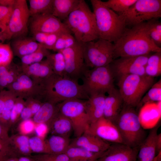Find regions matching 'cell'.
Returning a JSON list of instances; mask_svg holds the SVG:
<instances>
[{
	"instance_id": "obj_25",
	"label": "cell",
	"mask_w": 161,
	"mask_h": 161,
	"mask_svg": "<svg viewBox=\"0 0 161 161\" xmlns=\"http://www.w3.org/2000/svg\"><path fill=\"white\" fill-rule=\"evenodd\" d=\"M39 44L34 40L27 38H17L12 44L13 55L21 58L36 50Z\"/></svg>"
},
{
	"instance_id": "obj_37",
	"label": "cell",
	"mask_w": 161,
	"mask_h": 161,
	"mask_svg": "<svg viewBox=\"0 0 161 161\" xmlns=\"http://www.w3.org/2000/svg\"><path fill=\"white\" fill-rule=\"evenodd\" d=\"M76 41L71 33H61L58 38L52 50L57 52L60 51L71 47Z\"/></svg>"
},
{
	"instance_id": "obj_17",
	"label": "cell",
	"mask_w": 161,
	"mask_h": 161,
	"mask_svg": "<svg viewBox=\"0 0 161 161\" xmlns=\"http://www.w3.org/2000/svg\"><path fill=\"white\" fill-rule=\"evenodd\" d=\"M138 148L122 143H111L109 148L95 161H137Z\"/></svg>"
},
{
	"instance_id": "obj_27",
	"label": "cell",
	"mask_w": 161,
	"mask_h": 161,
	"mask_svg": "<svg viewBox=\"0 0 161 161\" xmlns=\"http://www.w3.org/2000/svg\"><path fill=\"white\" fill-rule=\"evenodd\" d=\"M10 146L18 157L30 156L32 153L30 146L29 138L26 135L19 134L10 137Z\"/></svg>"
},
{
	"instance_id": "obj_41",
	"label": "cell",
	"mask_w": 161,
	"mask_h": 161,
	"mask_svg": "<svg viewBox=\"0 0 161 161\" xmlns=\"http://www.w3.org/2000/svg\"><path fill=\"white\" fill-rule=\"evenodd\" d=\"M30 157L35 161H71L65 153L38 154Z\"/></svg>"
},
{
	"instance_id": "obj_22",
	"label": "cell",
	"mask_w": 161,
	"mask_h": 161,
	"mask_svg": "<svg viewBox=\"0 0 161 161\" xmlns=\"http://www.w3.org/2000/svg\"><path fill=\"white\" fill-rule=\"evenodd\" d=\"M106 95L103 93L89 96L86 102V108L90 124L103 116L105 100Z\"/></svg>"
},
{
	"instance_id": "obj_56",
	"label": "cell",
	"mask_w": 161,
	"mask_h": 161,
	"mask_svg": "<svg viewBox=\"0 0 161 161\" xmlns=\"http://www.w3.org/2000/svg\"><path fill=\"white\" fill-rule=\"evenodd\" d=\"M18 161H35L30 156H21L18 158Z\"/></svg>"
},
{
	"instance_id": "obj_6",
	"label": "cell",
	"mask_w": 161,
	"mask_h": 161,
	"mask_svg": "<svg viewBox=\"0 0 161 161\" xmlns=\"http://www.w3.org/2000/svg\"><path fill=\"white\" fill-rule=\"evenodd\" d=\"M119 91L124 104L135 107L138 106L143 96L154 84V79L146 75L128 74L119 76Z\"/></svg>"
},
{
	"instance_id": "obj_48",
	"label": "cell",
	"mask_w": 161,
	"mask_h": 161,
	"mask_svg": "<svg viewBox=\"0 0 161 161\" xmlns=\"http://www.w3.org/2000/svg\"><path fill=\"white\" fill-rule=\"evenodd\" d=\"M145 72L146 75L154 78L161 74V65H146Z\"/></svg>"
},
{
	"instance_id": "obj_9",
	"label": "cell",
	"mask_w": 161,
	"mask_h": 161,
	"mask_svg": "<svg viewBox=\"0 0 161 161\" xmlns=\"http://www.w3.org/2000/svg\"><path fill=\"white\" fill-rule=\"evenodd\" d=\"M86 100L72 98L58 103L59 112L71 121L76 137L86 132L90 124L86 110Z\"/></svg>"
},
{
	"instance_id": "obj_12",
	"label": "cell",
	"mask_w": 161,
	"mask_h": 161,
	"mask_svg": "<svg viewBox=\"0 0 161 161\" xmlns=\"http://www.w3.org/2000/svg\"><path fill=\"white\" fill-rule=\"evenodd\" d=\"M59 52L64 58L66 76L77 81L81 78L87 68L84 62L82 43L76 41L72 46Z\"/></svg>"
},
{
	"instance_id": "obj_35",
	"label": "cell",
	"mask_w": 161,
	"mask_h": 161,
	"mask_svg": "<svg viewBox=\"0 0 161 161\" xmlns=\"http://www.w3.org/2000/svg\"><path fill=\"white\" fill-rule=\"evenodd\" d=\"M137 0H109L102 1L106 6L115 11L118 14L122 13L128 10Z\"/></svg>"
},
{
	"instance_id": "obj_4",
	"label": "cell",
	"mask_w": 161,
	"mask_h": 161,
	"mask_svg": "<svg viewBox=\"0 0 161 161\" xmlns=\"http://www.w3.org/2000/svg\"><path fill=\"white\" fill-rule=\"evenodd\" d=\"M99 38L116 42L125 30L126 25L121 16L104 5L100 0H91Z\"/></svg>"
},
{
	"instance_id": "obj_24",
	"label": "cell",
	"mask_w": 161,
	"mask_h": 161,
	"mask_svg": "<svg viewBox=\"0 0 161 161\" xmlns=\"http://www.w3.org/2000/svg\"><path fill=\"white\" fill-rule=\"evenodd\" d=\"M59 112L58 104H55L48 101L44 102L39 110L32 117V119L35 124L44 123L49 127Z\"/></svg>"
},
{
	"instance_id": "obj_44",
	"label": "cell",
	"mask_w": 161,
	"mask_h": 161,
	"mask_svg": "<svg viewBox=\"0 0 161 161\" xmlns=\"http://www.w3.org/2000/svg\"><path fill=\"white\" fill-rule=\"evenodd\" d=\"M13 7L0 5V25L6 29L12 13Z\"/></svg>"
},
{
	"instance_id": "obj_5",
	"label": "cell",
	"mask_w": 161,
	"mask_h": 161,
	"mask_svg": "<svg viewBox=\"0 0 161 161\" xmlns=\"http://www.w3.org/2000/svg\"><path fill=\"white\" fill-rule=\"evenodd\" d=\"M114 123L123 143L131 147L139 148L146 137L140 117L134 107L124 104Z\"/></svg>"
},
{
	"instance_id": "obj_10",
	"label": "cell",
	"mask_w": 161,
	"mask_h": 161,
	"mask_svg": "<svg viewBox=\"0 0 161 161\" xmlns=\"http://www.w3.org/2000/svg\"><path fill=\"white\" fill-rule=\"evenodd\" d=\"M127 25L133 26L146 20L161 17V0H137L125 12L118 14Z\"/></svg>"
},
{
	"instance_id": "obj_2",
	"label": "cell",
	"mask_w": 161,
	"mask_h": 161,
	"mask_svg": "<svg viewBox=\"0 0 161 161\" xmlns=\"http://www.w3.org/2000/svg\"><path fill=\"white\" fill-rule=\"evenodd\" d=\"M40 99L57 104L72 98L87 100L89 95L82 85L78 81L67 76L53 74L40 84Z\"/></svg>"
},
{
	"instance_id": "obj_36",
	"label": "cell",
	"mask_w": 161,
	"mask_h": 161,
	"mask_svg": "<svg viewBox=\"0 0 161 161\" xmlns=\"http://www.w3.org/2000/svg\"><path fill=\"white\" fill-rule=\"evenodd\" d=\"M22 72L21 67L11 64L9 71L5 75L0 77V91L7 88L13 83Z\"/></svg>"
},
{
	"instance_id": "obj_45",
	"label": "cell",
	"mask_w": 161,
	"mask_h": 161,
	"mask_svg": "<svg viewBox=\"0 0 161 161\" xmlns=\"http://www.w3.org/2000/svg\"><path fill=\"white\" fill-rule=\"evenodd\" d=\"M8 129L0 123V144L9 149L10 137L8 135Z\"/></svg>"
},
{
	"instance_id": "obj_3",
	"label": "cell",
	"mask_w": 161,
	"mask_h": 161,
	"mask_svg": "<svg viewBox=\"0 0 161 161\" xmlns=\"http://www.w3.org/2000/svg\"><path fill=\"white\" fill-rule=\"evenodd\" d=\"M76 41L84 43L99 38L95 16L84 0L63 22Z\"/></svg>"
},
{
	"instance_id": "obj_21",
	"label": "cell",
	"mask_w": 161,
	"mask_h": 161,
	"mask_svg": "<svg viewBox=\"0 0 161 161\" xmlns=\"http://www.w3.org/2000/svg\"><path fill=\"white\" fill-rule=\"evenodd\" d=\"M158 126L153 128L139 146L137 161H153L157 152L156 140Z\"/></svg>"
},
{
	"instance_id": "obj_33",
	"label": "cell",
	"mask_w": 161,
	"mask_h": 161,
	"mask_svg": "<svg viewBox=\"0 0 161 161\" xmlns=\"http://www.w3.org/2000/svg\"><path fill=\"white\" fill-rule=\"evenodd\" d=\"M39 44L38 47L35 51L21 58L22 66L41 62L44 57H46L50 53L48 49Z\"/></svg>"
},
{
	"instance_id": "obj_59",
	"label": "cell",
	"mask_w": 161,
	"mask_h": 161,
	"mask_svg": "<svg viewBox=\"0 0 161 161\" xmlns=\"http://www.w3.org/2000/svg\"><path fill=\"white\" fill-rule=\"evenodd\" d=\"M6 30L5 28L0 25V32H3Z\"/></svg>"
},
{
	"instance_id": "obj_47",
	"label": "cell",
	"mask_w": 161,
	"mask_h": 161,
	"mask_svg": "<svg viewBox=\"0 0 161 161\" xmlns=\"http://www.w3.org/2000/svg\"><path fill=\"white\" fill-rule=\"evenodd\" d=\"M43 102L38 99L33 98H29L25 100V105L30 108L33 116L39 110Z\"/></svg>"
},
{
	"instance_id": "obj_34",
	"label": "cell",
	"mask_w": 161,
	"mask_h": 161,
	"mask_svg": "<svg viewBox=\"0 0 161 161\" xmlns=\"http://www.w3.org/2000/svg\"><path fill=\"white\" fill-rule=\"evenodd\" d=\"M161 101V80L154 83L149 89L148 92L143 97L138 106L154 101Z\"/></svg>"
},
{
	"instance_id": "obj_1",
	"label": "cell",
	"mask_w": 161,
	"mask_h": 161,
	"mask_svg": "<svg viewBox=\"0 0 161 161\" xmlns=\"http://www.w3.org/2000/svg\"><path fill=\"white\" fill-rule=\"evenodd\" d=\"M114 58L137 57L161 52L150 38L145 22L126 28L120 38L114 43Z\"/></svg>"
},
{
	"instance_id": "obj_31",
	"label": "cell",
	"mask_w": 161,
	"mask_h": 161,
	"mask_svg": "<svg viewBox=\"0 0 161 161\" xmlns=\"http://www.w3.org/2000/svg\"><path fill=\"white\" fill-rule=\"evenodd\" d=\"M46 58L49 62L54 74L62 76H66L65 59L61 52L50 53Z\"/></svg>"
},
{
	"instance_id": "obj_7",
	"label": "cell",
	"mask_w": 161,
	"mask_h": 161,
	"mask_svg": "<svg viewBox=\"0 0 161 161\" xmlns=\"http://www.w3.org/2000/svg\"><path fill=\"white\" fill-rule=\"evenodd\" d=\"M84 90L90 96L108 93L114 87V72L109 64L89 69L87 67L81 77Z\"/></svg>"
},
{
	"instance_id": "obj_15",
	"label": "cell",
	"mask_w": 161,
	"mask_h": 161,
	"mask_svg": "<svg viewBox=\"0 0 161 161\" xmlns=\"http://www.w3.org/2000/svg\"><path fill=\"white\" fill-rule=\"evenodd\" d=\"M7 88L17 97L26 100L33 98L40 100V85L23 72Z\"/></svg>"
},
{
	"instance_id": "obj_16",
	"label": "cell",
	"mask_w": 161,
	"mask_h": 161,
	"mask_svg": "<svg viewBox=\"0 0 161 161\" xmlns=\"http://www.w3.org/2000/svg\"><path fill=\"white\" fill-rule=\"evenodd\" d=\"M86 132L95 135L111 143H123L119 132L115 124L103 117L91 124Z\"/></svg>"
},
{
	"instance_id": "obj_51",
	"label": "cell",
	"mask_w": 161,
	"mask_h": 161,
	"mask_svg": "<svg viewBox=\"0 0 161 161\" xmlns=\"http://www.w3.org/2000/svg\"><path fill=\"white\" fill-rule=\"evenodd\" d=\"M16 0H0V5L7 7H13Z\"/></svg>"
},
{
	"instance_id": "obj_61",
	"label": "cell",
	"mask_w": 161,
	"mask_h": 161,
	"mask_svg": "<svg viewBox=\"0 0 161 161\" xmlns=\"http://www.w3.org/2000/svg\"></svg>"
},
{
	"instance_id": "obj_60",
	"label": "cell",
	"mask_w": 161,
	"mask_h": 161,
	"mask_svg": "<svg viewBox=\"0 0 161 161\" xmlns=\"http://www.w3.org/2000/svg\"><path fill=\"white\" fill-rule=\"evenodd\" d=\"M3 146L0 144V154L3 151Z\"/></svg>"
},
{
	"instance_id": "obj_52",
	"label": "cell",
	"mask_w": 161,
	"mask_h": 161,
	"mask_svg": "<svg viewBox=\"0 0 161 161\" xmlns=\"http://www.w3.org/2000/svg\"><path fill=\"white\" fill-rule=\"evenodd\" d=\"M156 145L157 152L161 151V134H158L156 138Z\"/></svg>"
},
{
	"instance_id": "obj_8",
	"label": "cell",
	"mask_w": 161,
	"mask_h": 161,
	"mask_svg": "<svg viewBox=\"0 0 161 161\" xmlns=\"http://www.w3.org/2000/svg\"><path fill=\"white\" fill-rule=\"evenodd\" d=\"M86 67L93 68L111 64L114 58V45L101 38L82 44Z\"/></svg>"
},
{
	"instance_id": "obj_58",
	"label": "cell",
	"mask_w": 161,
	"mask_h": 161,
	"mask_svg": "<svg viewBox=\"0 0 161 161\" xmlns=\"http://www.w3.org/2000/svg\"><path fill=\"white\" fill-rule=\"evenodd\" d=\"M18 157H11L8 158L5 161H18Z\"/></svg>"
},
{
	"instance_id": "obj_28",
	"label": "cell",
	"mask_w": 161,
	"mask_h": 161,
	"mask_svg": "<svg viewBox=\"0 0 161 161\" xmlns=\"http://www.w3.org/2000/svg\"><path fill=\"white\" fill-rule=\"evenodd\" d=\"M104 152L94 153L81 147L69 146L65 153L71 161H95Z\"/></svg>"
},
{
	"instance_id": "obj_42",
	"label": "cell",
	"mask_w": 161,
	"mask_h": 161,
	"mask_svg": "<svg viewBox=\"0 0 161 161\" xmlns=\"http://www.w3.org/2000/svg\"><path fill=\"white\" fill-rule=\"evenodd\" d=\"M61 34L43 32L40 44L48 50H52L58 38Z\"/></svg>"
},
{
	"instance_id": "obj_11",
	"label": "cell",
	"mask_w": 161,
	"mask_h": 161,
	"mask_svg": "<svg viewBox=\"0 0 161 161\" xmlns=\"http://www.w3.org/2000/svg\"><path fill=\"white\" fill-rule=\"evenodd\" d=\"M30 16L26 0H16L6 30L10 39L21 38L27 33V24Z\"/></svg>"
},
{
	"instance_id": "obj_19",
	"label": "cell",
	"mask_w": 161,
	"mask_h": 161,
	"mask_svg": "<svg viewBox=\"0 0 161 161\" xmlns=\"http://www.w3.org/2000/svg\"><path fill=\"white\" fill-rule=\"evenodd\" d=\"M107 93L105 100L103 117L114 123L122 110L123 102L118 90L114 87Z\"/></svg>"
},
{
	"instance_id": "obj_53",
	"label": "cell",
	"mask_w": 161,
	"mask_h": 161,
	"mask_svg": "<svg viewBox=\"0 0 161 161\" xmlns=\"http://www.w3.org/2000/svg\"><path fill=\"white\" fill-rule=\"evenodd\" d=\"M10 39V38L6 30L0 32V44L3 43L5 40Z\"/></svg>"
},
{
	"instance_id": "obj_38",
	"label": "cell",
	"mask_w": 161,
	"mask_h": 161,
	"mask_svg": "<svg viewBox=\"0 0 161 161\" xmlns=\"http://www.w3.org/2000/svg\"><path fill=\"white\" fill-rule=\"evenodd\" d=\"M29 144L32 153L50 154L46 140L44 139L36 136H33L29 138Z\"/></svg>"
},
{
	"instance_id": "obj_20",
	"label": "cell",
	"mask_w": 161,
	"mask_h": 161,
	"mask_svg": "<svg viewBox=\"0 0 161 161\" xmlns=\"http://www.w3.org/2000/svg\"><path fill=\"white\" fill-rule=\"evenodd\" d=\"M21 67L23 73L39 84L43 80L54 73L47 58L39 62L21 66Z\"/></svg>"
},
{
	"instance_id": "obj_29",
	"label": "cell",
	"mask_w": 161,
	"mask_h": 161,
	"mask_svg": "<svg viewBox=\"0 0 161 161\" xmlns=\"http://www.w3.org/2000/svg\"><path fill=\"white\" fill-rule=\"evenodd\" d=\"M46 141L50 154L65 153L70 143L69 137L53 134Z\"/></svg>"
},
{
	"instance_id": "obj_23",
	"label": "cell",
	"mask_w": 161,
	"mask_h": 161,
	"mask_svg": "<svg viewBox=\"0 0 161 161\" xmlns=\"http://www.w3.org/2000/svg\"><path fill=\"white\" fill-rule=\"evenodd\" d=\"M49 131L52 134L69 137L73 127L70 120L59 112L49 124Z\"/></svg>"
},
{
	"instance_id": "obj_30",
	"label": "cell",
	"mask_w": 161,
	"mask_h": 161,
	"mask_svg": "<svg viewBox=\"0 0 161 161\" xmlns=\"http://www.w3.org/2000/svg\"><path fill=\"white\" fill-rule=\"evenodd\" d=\"M53 0H29L30 16L52 14Z\"/></svg>"
},
{
	"instance_id": "obj_43",
	"label": "cell",
	"mask_w": 161,
	"mask_h": 161,
	"mask_svg": "<svg viewBox=\"0 0 161 161\" xmlns=\"http://www.w3.org/2000/svg\"><path fill=\"white\" fill-rule=\"evenodd\" d=\"M36 124L32 119L21 121L18 125V129L20 134L26 135L34 131Z\"/></svg>"
},
{
	"instance_id": "obj_26",
	"label": "cell",
	"mask_w": 161,
	"mask_h": 161,
	"mask_svg": "<svg viewBox=\"0 0 161 161\" xmlns=\"http://www.w3.org/2000/svg\"><path fill=\"white\" fill-rule=\"evenodd\" d=\"M80 0H53L52 14L64 21L79 4Z\"/></svg>"
},
{
	"instance_id": "obj_50",
	"label": "cell",
	"mask_w": 161,
	"mask_h": 161,
	"mask_svg": "<svg viewBox=\"0 0 161 161\" xmlns=\"http://www.w3.org/2000/svg\"><path fill=\"white\" fill-rule=\"evenodd\" d=\"M33 116L31 110L27 106L25 105L20 116L19 120L21 121L31 119Z\"/></svg>"
},
{
	"instance_id": "obj_57",
	"label": "cell",
	"mask_w": 161,
	"mask_h": 161,
	"mask_svg": "<svg viewBox=\"0 0 161 161\" xmlns=\"http://www.w3.org/2000/svg\"><path fill=\"white\" fill-rule=\"evenodd\" d=\"M153 161H161V151L158 153Z\"/></svg>"
},
{
	"instance_id": "obj_18",
	"label": "cell",
	"mask_w": 161,
	"mask_h": 161,
	"mask_svg": "<svg viewBox=\"0 0 161 161\" xmlns=\"http://www.w3.org/2000/svg\"><path fill=\"white\" fill-rule=\"evenodd\" d=\"M111 143L105 141L97 136L87 132L76 137L69 146L78 147L95 153L105 152Z\"/></svg>"
},
{
	"instance_id": "obj_55",
	"label": "cell",
	"mask_w": 161,
	"mask_h": 161,
	"mask_svg": "<svg viewBox=\"0 0 161 161\" xmlns=\"http://www.w3.org/2000/svg\"><path fill=\"white\" fill-rule=\"evenodd\" d=\"M11 64L7 66H0V77L5 75L9 71L11 68Z\"/></svg>"
},
{
	"instance_id": "obj_49",
	"label": "cell",
	"mask_w": 161,
	"mask_h": 161,
	"mask_svg": "<svg viewBox=\"0 0 161 161\" xmlns=\"http://www.w3.org/2000/svg\"><path fill=\"white\" fill-rule=\"evenodd\" d=\"M49 131V127L47 124L44 123L36 124L34 132L36 136L44 139Z\"/></svg>"
},
{
	"instance_id": "obj_40",
	"label": "cell",
	"mask_w": 161,
	"mask_h": 161,
	"mask_svg": "<svg viewBox=\"0 0 161 161\" xmlns=\"http://www.w3.org/2000/svg\"><path fill=\"white\" fill-rule=\"evenodd\" d=\"M25 106V100L21 97H17L11 110L10 127L19 120L21 113Z\"/></svg>"
},
{
	"instance_id": "obj_39",
	"label": "cell",
	"mask_w": 161,
	"mask_h": 161,
	"mask_svg": "<svg viewBox=\"0 0 161 161\" xmlns=\"http://www.w3.org/2000/svg\"><path fill=\"white\" fill-rule=\"evenodd\" d=\"M13 53L11 47L8 44H0V66L10 65L12 62Z\"/></svg>"
},
{
	"instance_id": "obj_46",
	"label": "cell",
	"mask_w": 161,
	"mask_h": 161,
	"mask_svg": "<svg viewBox=\"0 0 161 161\" xmlns=\"http://www.w3.org/2000/svg\"><path fill=\"white\" fill-rule=\"evenodd\" d=\"M17 97L9 90H6L4 107L3 109L11 111L15 104Z\"/></svg>"
},
{
	"instance_id": "obj_13",
	"label": "cell",
	"mask_w": 161,
	"mask_h": 161,
	"mask_svg": "<svg viewBox=\"0 0 161 161\" xmlns=\"http://www.w3.org/2000/svg\"><path fill=\"white\" fill-rule=\"evenodd\" d=\"M150 55L120 57L110 65L113 72L119 76L128 74L145 75V68Z\"/></svg>"
},
{
	"instance_id": "obj_54",
	"label": "cell",
	"mask_w": 161,
	"mask_h": 161,
	"mask_svg": "<svg viewBox=\"0 0 161 161\" xmlns=\"http://www.w3.org/2000/svg\"><path fill=\"white\" fill-rule=\"evenodd\" d=\"M5 90L0 91V109L3 110L4 107V99Z\"/></svg>"
},
{
	"instance_id": "obj_32",
	"label": "cell",
	"mask_w": 161,
	"mask_h": 161,
	"mask_svg": "<svg viewBox=\"0 0 161 161\" xmlns=\"http://www.w3.org/2000/svg\"><path fill=\"white\" fill-rule=\"evenodd\" d=\"M157 18H153L145 22L149 35L158 47L161 46V23Z\"/></svg>"
},
{
	"instance_id": "obj_14",
	"label": "cell",
	"mask_w": 161,
	"mask_h": 161,
	"mask_svg": "<svg viewBox=\"0 0 161 161\" xmlns=\"http://www.w3.org/2000/svg\"><path fill=\"white\" fill-rule=\"evenodd\" d=\"M32 17L30 29L32 33H71L64 23L51 14L38 15Z\"/></svg>"
}]
</instances>
